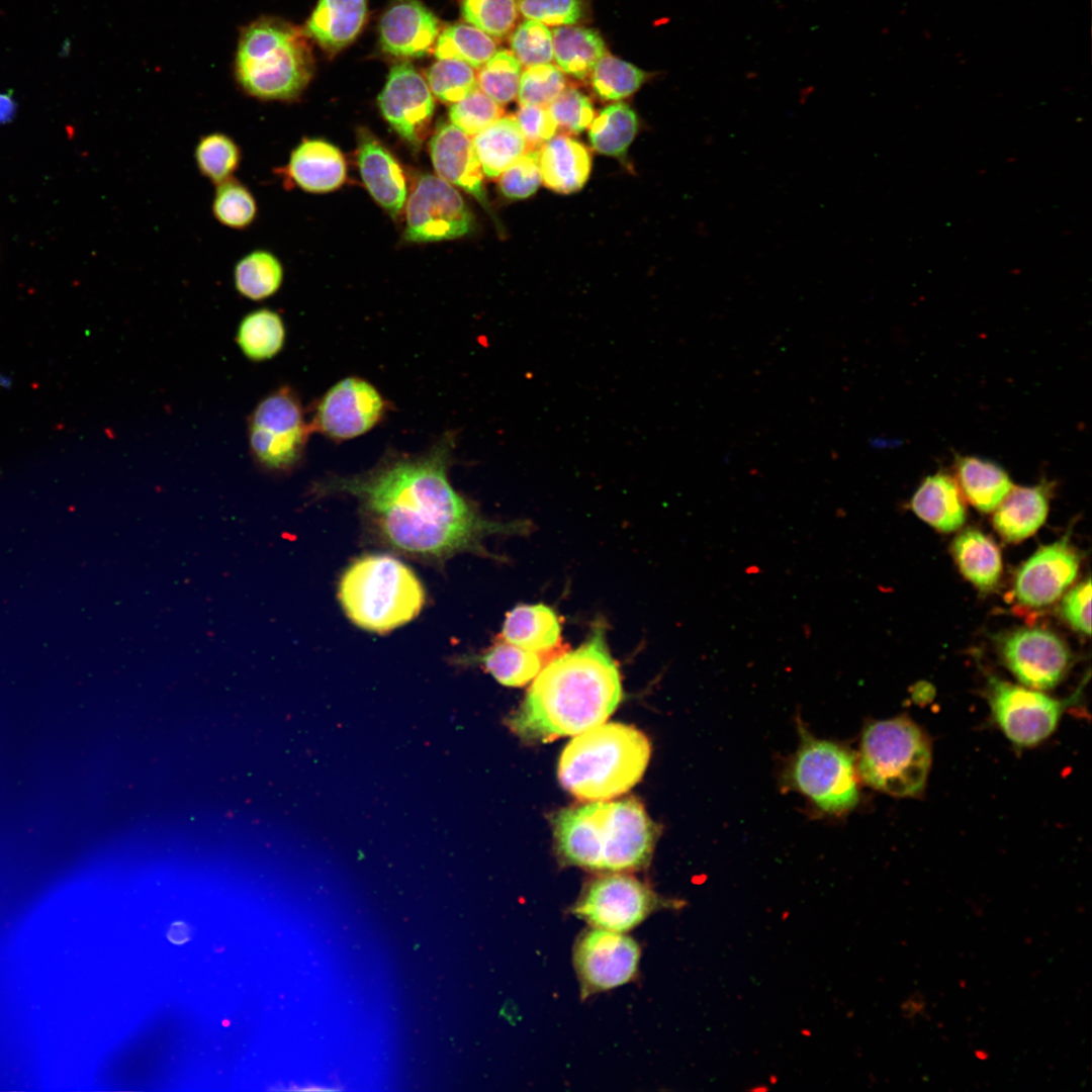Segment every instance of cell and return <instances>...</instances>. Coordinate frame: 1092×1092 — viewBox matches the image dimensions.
<instances>
[{
  "label": "cell",
  "mask_w": 1092,
  "mask_h": 1092,
  "mask_svg": "<svg viewBox=\"0 0 1092 1092\" xmlns=\"http://www.w3.org/2000/svg\"><path fill=\"white\" fill-rule=\"evenodd\" d=\"M1080 558L1068 536L1040 547L1017 572L1014 594L1026 607L1040 608L1055 603L1077 576Z\"/></svg>",
  "instance_id": "17"
},
{
  "label": "cell",
  "mask_w": 1092,
  "mask_h": 1092,
  "mask_svg": "<svg viewBox=\"0 0 1092 1092\" xmlns=\"http://www.w3.org/2000/svg\"><path fill=\"white\" fill-rule=\"evenodd\" d=\"M546 652L531 651L503 639L475 658L485 671L507 687H522L535 678L547 660Z\"/></svg>",
  "instance_id": "31"
},
{
  "label": "cell",
  "mask_w": 1092,
  "mask_h": 1092,
  "mask_svg": "<svg viewBox=\"0 0 1092 1092\" xmlns=\"http://www.w3.org/2000/svg\"><path fill=\"white\" fill-rule=\"evenodd\" d=\"M547 108L557 128L567 134L580 133L595 118L592 101L574 87L565 88Z\"/></svg>",
  "instance_id": "45"
},
{
  "label": "cell",
  "mask_w": 1092,
  "mask_h": 1092,
  "mask_svg": "<svg viewBox=\"0 0 1092 1092\" xmlns=\"http://www.w3.org/2000/svg\"><path fill=\"white\" fill-rule=\"evenodd\" d=\"M621 699L619 669L597 624L580 646L544 665L508 725L525 740L548 742L604 723Z\"/></svg>",
  "instance_id": "2"
},
{
  "label": "cell",
  "mask_w": 1092,
  "mask_h": 1092,
  "mask_svg": "<svg viewBox=\"0 0 1092 1092\" xmlns=\"http://www.w3.org/2000/svg\"><path fill=\"white\" fill-rule=\"evenodd\" d=\"M926 1003L922 993L913 992L902 1002L900 1006L901 1013L905 1019L915 1020L917 1017L924 1016L927 1007Z\"/></svg>",
  "instance_id": "50"
},
{
  "label": "cell",
  "mask_w": 1092,
  "mask_h": 1092,
  "mask_svg": "<svg viewBox=\"0 0 1092 1092\" xmlns=\"http://www.w3.org/2000/svg\"><path fill=\"white\" fill-rule=\"evenodd\" d=\"M910 504L919 518L941 532L956 531L966 520V506L960 486L943 472L927 476L914 492Z\"/></svg>",
  "instance_id": "25"
},
{
  "label": "cell",
  "mask_w": 1092,
  "mask_h": 1092,
  "mask_svg": "<svg viewBox=\"0 0 1092 1092\" xmlns=\"http://www.w3.org/2000/svg\"><path fill=\"white\" fill-rule=\"evenodd\" d=\"M521 14L545 25H569L582 16L581 0H520Z\"/></svg>",
  "instance_id": "47"
},
{
  "label": "cell",
  "mask_w": 1092,
  "mask_h": 1092,
  "mask_svg": "<svg viewBox=\"0 0 1092 1092\" xmlns=\"http://www.w3.org/2000/svg\"><path fill=\"white\" fill-rule=\"evenodd\" d=\"M553 824L558 853L567 864L610 873L648 864L657 834L642 805L633 799L567 808Z\"/></svg>",
  "instance_id": "3"
},
{
  "label": "cell",
  "mask_w": 1092,
  "mask_h": 1092,
  "mask_svg": "<svg viewBox=\"0 0 1092 1092\" xmlns=\"http://www.w3.org/2000/svg\"><path fill=\"white\" fill-rule=\"evenodd\" d=\"M511 49L527 68L549 64L553 60L552 32L545 24L527 19L513 31Z\"/></svg>",
  "instance_id": "44"
},
{
  "label": "cell",
  "mask_w": 1092,
  "mask_h": 1092,
  "mask_svg": "<svg viewBox=\"0 0 1092 1092\" xmlns=\"http://www.w3.org/2000/svg\"><path fill=\"white\" fill-rule=\"evenodd\" d=\"M660 905V899L645 884L614 873L592 881L572 906V914L590 927L625 933Z\"/></svg>",
  "instance_id": "11"
},
{
  "label": "cell",
  "mask_w": 1092,
  "mask_h": 1092,
  "mask_svg": "<svg viewBox=\"0 0 1092 1092\" xmlns=\"http://www.w3.org/2000/svg\"><path fill=\"white\" fill-rule=\"evenodd\" d=\"M385 401L368 381L348 377L336 383L317 403L309 424L331 439L343 441L371 430L385 412Z\"/></svg>",
  "instance_id": "14"
},
{
  "label": "cell",
  "mask_w": 1092,
  "mask_h": 1092,
  "mask_svg": "<svg viewBox=\"0 0 1092 1092\" xmlns=\"http://www.w3.org/2000/svg\"><path fill=\"white\" fill-rule=\"evenodd\" d=\"M515 117L531 150L556 134L557 125L546 106L520 105Z\"/></svg>",
  "instance_id": "48"
},
{
  "label": "cell",
  "mask_w": 1092,
  "mask_h": 1092,
  "mask_svg": "<svg viewBox=\"0 0 1092 1092\" xmlns=\"http://www.w3.org/2000/svg\"><path fill=\"white\" fill-rule=\"evenodd\" d=\"M789 778L795 788L828 813H842L858 801L854 757L836 743L803 734Z\"/></svg>",
  "instance_id": "9"
},
{
  "label": "cell",
  "mask_w": 1092,
  "mask_h": 1092,
  "mask_svg": "<svg viewBox=\"0 0 1092 1092\" xmlns=\"http://www.w3.org/2000/svg\"><path fill=\"white\" fill-rule=\"evenodd\" d=\"M538 152L542 182L552 191L569 194L581 189L587 181L590 153L569 134H554Z\"/></svg>",
  "instance_id": "22"
},
{
  "label": "cell",
  "mask_w": 1092,
  "mask_h": 1092,
  "mask_svg": "<svg viewBox=\"0 0 1092 1092\" xmlns=\"http://www.w3.org/2000/svg\"><path fill=\"white\" fill-rule=\"evenodd\" d=\"M285 338L286 330L280 314L263 307L242 318L235 340L246 358L261 362L275 357L282 350Z\"/></svg>",
  "instance_id": "32"
},
{
  "label": "cell",
  "mask_w": 1092,
  "mask_h": 1092,
  "mask_svg": "<svg viewBox=\"0 0 1092 1092\" xmlns=\"http://www.w3.org/2000/svg\"><path fill=\"white\" fill-rule=\"evenodd\" d=\"M590 75L592 87L604 101L632 95L646 78L645 72L634 65L606 54L597 62Z\"/></svg>",
  "instance_id": "38"
},
{
  "label": "cell",
  "mask_w": 1092,
  "mask_h": 1092,
  "mask_svg": "<svg viewBox=\"0 0 1092 1092\" xmlns=\"http://www.w3.org/2000/svg\"><path fill=\"white\" fill-rule=\"evenodd\" d=\"M521 71V64L512 52L496 51L479 69L477 87L498 105H506L518 95Z\"/></svg>",
  "instance_id": "39"
},
{
  "label": "cell",
  "mask_w": 1092,
  "mask_h": 1092,
  "mask_svg": "<svg viewBox=\"0 0 1092 1092\" xmlns=\"http://www.w3.org/2000/svg\"><path fill=\"white\" fill-rule=\"evenodd\" d=\"M16 113V102L12 96V91H6L0 93V124L10 122Z\"/></svg>",
  "instance_id": "51"
},
{
  "label": "cell",
  "mask_w": 1092,
  "mask_h": 1092,
  "mask_svg": "<svg viewBox=\"0 0 1092 1092\" xmlns=\"http://www.w3.org/2000/svg\"><path fill=\"white\" fill-rule=\"evenodd\" d=\"M520 0H463L461 14L465 21L491 37L508 35L518 20Z\"/></svg>",
  "instance_id": "41"
},
{
  "label": "cell",
  "mask_w": 1092,
  "mask_h": 1092,
  "mask_svg": "<svg viewBox=\"0 0 1092 1092\" xmlns=\"http://www.w3.org/2000/svg\"><path fill=\"white\" fill-rule=\"evenodd\" d=\"M640 946L624 932L590 927L577 937L573 963L583 997L631 982L638 973Z\"/></svg>",
  "instance_id": "12"
},
{
  "label": "cell",
  "mask_w": 1092,
  "mask_h": 1092,
  "mask_svg": "<svg viewBox=\"0 0 1092 1092\" xmlns=\"http://www.w3.org/2000/svg\"><path fill=\"white\" fill-rule=\"evenodd\" d=\"M451 448L444 439L422 456L330 478L318 485L320 492L353 496L372 533L397 552L432 561L482 552L485 537L517 526L484 519L453 488L448 477Z\"/></svg>",
  "instance_id": "1"
},
{
  "label": "cell",
  "mask_w": 1092,
  "mask_h": 1092,
  "mask_svg": "<svg viewBox=\"0 0 1092 1092\" xmlns=\"http://www.w3.org/2000/svg\"><path fill=\"white\" fill-rule=\"evenodd\" d=\"M426 77L432 94L443 103L453 104L478 88L473 68L458 60L439 59Z\"/></svg>",
  "instance_id": "40"
},
{
  "label": "cell",
  "mask_w": 1092,
  "mask_h": 1092,
  "mask_svg": "<svg viewBox=\"0 0 1092 1092\" xmlns=\"http://www.w3.org/2000/svg\"><path fill=\"white\" fill-rule=\"evenodd\" d=\"M283 281V266L270 251L253 250L235 265L234 284L244 298L260 301L275 294Z\"/></svg>",
  "instance_id": "33"
},
{
  "label": "cell",
  "mask_w": 1092,
  "mask_h": 1092,
  "mask_svg": "<svg viewBox=\"0 0 1092 1092\" xmlns=\"http://www.w3.org/2000/svg\"><path fill=\"white\" fill-rule=\"evenodd\" d=\"M541 182L538 150L525 153L497 177L500 192L510 199L529 197Z\"/></svg>",
  "instance_id": "46"
},
{
  "label": "cell",
  "mask_w": 1092,
  "mask_h": 1092,
  "mask_svg": "<svg viewBox=\"0 0 1092 1092\" xmlns=\"http://www.w3.org/2000/svg\"><path fill=\"white\" fill-rule=\"evenodd\" d=\"M285 179L304 191L330 192L346 180V162L341 151L323 140H303L279 170Z\"/></svg>",
  "instance_id": "21"
},
{
  "label": "cell",
  "mask_w": 1092,
  "mask_h": 1092,
  "mask_svg": "<svg viewBox=\"0 0 1092 1092\" xmlns=\"http://www.w3.org/2000/svg\"><path fill=\"white\" fill-rule=\"evenodd\" d=\"M954 559L963 574L979 589H992L1001 571V554L996 544L985 534L967 529L952 544Z\"/></svg>",
  "instance_id": "29"
},
{
  "label": "cell",
  "mask_w": 1092,
  "mask_h": 1092,
  "mask_svg": "<svg viewBox=\"0 0 1092 1092\" xmlns=\"http://www.w3.org/2000/svg\"><path fill=\"white\" fill-rule=\"evenodd\" d=\"M357 163L374 200L396 217L406 200V182L393 155L366 128L358 130Z\"/></svg>",
  "instance_id": "20"
},
{
  "label": "cell",
  "mask_w": 1092,
  "mask_h": 1092,
  "mask_svg": "<svg viewBox=\"0 0 1092 1092\" xmlns=\"http://www.w3.org/2000/svg\"><path fill=\"white\" fill-rule=\"evenodd\" d=\"M378 105L392 129L418 151L428 133L435 102L428 83L410 63L390 69Z\"/></svg>",
  "instance_id": "16"
},
{
  "label": "cell",
  "mask_w": 1092,
  "mask_h": 1092,
  "mask_svg": "<svg viewBox=\"0 0 1092 1092\" xmlns=\"http://www.w3.org/2000/svg\"><path fill=\"white\" fill-rule=\"evenodd\" d=\"M472 143L483 174L488 178H497L531 150L514 116L499 117L473 135Z\"/></svg>",
  "instance_id": "28"
},
{
  "label": "cell",
  "mask_w": 1092,
  "mask_h": 1092,
  "mask_svg": "<svg viewBox=\"0 0 1092 1092\" xmlns=\"http://www.w3.org/2000/svg\"><path fill=\"white\" fill-rule=\"evenodd\" d=\"M366 15L367 0H320L306 23V33L334 55L356 38Z\"/></svg>",
  "instance_id": "23"
},
{
  "label": "cell",
  "mask_w": 1092,
  "mask_h": 1092,
  "mask_svg": "<svg viewBox=\"0 0 1092 1092\" xmlns=\"http://www.w3.org/2000/svg\"><path fill=\"white\" fill-rule=\"evenodd\" d=\"M958 484L966 498L979 511L995 510L1013 487L1008 473L997 463L976 456L956 459Z\"/></svg>",
  "instance_id": "26"
},
{
  "label": "cell",
  "mask_w": 1092,
  "mask_h": 1092,
  "mask_svg": "<svg viewBox=\"0 0 1092 1092\" xmlns=\"http://www.w3.org/2000/svg\"><path fill=\"white\" fill-rule=\"evenodd\" d=\"M440 31L437 17L419 0H396L379 24L383 52L397 58H422L436 43Z\"/></svg>",
  "instance_id": "18"
},
{
  "label": "cell",
  "mask_w": 1092,
  "mask_h": 1092,
  "mask_svg": "<svg viewBox=\"0 0 1092 1092\" xmlns=\"http://www.w3.org/2000/svg\"><path fill=\"white\" fill-rule=\"evenodd\" d=\"M495 40L467 23L447 26L435 43L438 59H452L466 63L474 69H480L496 52Z\"/></svg>",
  "instance_id": "35"
},
{
  "label": "cell",
  "mask_w": 1092,
  "mask_h": 1092,
  "mask_svg": "<svg viewBox=\"0 0 1092 1092\" xmlns=\"http://www.w3.org/2000/svg\"><path fill=\"white\" fill-rule=\"evenodd\" d=\"M592 147L600 154L623 157L638 130V119L625 103L605 107L588 126Z\"/></svg>",
  "instance_id": "34"
},
{
  "label": "cell",
  "mask_w": 1092,
  "mask_h": 1092,
  "mask_svg": "<svg viewBox=\"0 0 1092 1092\" xmlns=\"http://www.w3.org/2000/svg\"><path fill=\"white\" fill-rule=\"evenodd\" d=\"M410 242L453 240L468 234L473 216L463 197L450 183L434 175L420 177L406 202Z\"/></svg>",
  "instance_id": "13"
},
{
  "label": "cell",
  "mask_w": 1092,
  "mask_h": 1092,
  "mask_svg": "<svg viewBox=\"0 0 1092 1092\" xmlns=\"http://www.w3.org/2000/svg\"><path fill=\"white\" fill-rule=\"evenodd\" d=\"M551 32L553 59L562 72L576 79H585L606 54L603 38L590 28L562 25Z\"/></svg>",
  "instance_id": "30"
},
{
  "label": "cell",
  "mask_w": 1092,
  "mask_h": 1092,
  "mask_svg": "<svg viewBox=\"0 0 1092 1092\" xmlns=\"http://www.w3.org/2000/svg\"><path fill=\"white\" fill-rule=\"evenodd\" d=\"M258 203L251 189L235 177L215 185L213 217L223 226L244 231L257 219Z\"/></svg>",
  "instance_id": "37"
},
{
  "label": "cell",
  "mask_w": 1092,
  "mask_h": 1092,
  "mask_svg": "<svg viewBox=\"0 0 1092 1092\" xmlns=\"http://www.w3.org/2000/svg\"><path fill=\"white\" fill-rule=\"evenodd\" d=\"M649 757L650 744L641 731L621 723H602L577 734L564 748L558 779L579 800L605 801L636 785Z\"/></svg>",
  "instance_id": "4"
},
{
  "label": "cell",
  "mask_w": 1092,
  "mask_h": 1092,
  "mask_svg": "<svg viewBox=\"0 0 1092 1092\" xmlns=\"http://www.w3.org/2000/svg\"><path fill=\"white\" fill-rule=\"evenodd\" d=\"M1049 485L1012 487L996 508L994 527L1007 541H1021L1032 535L1049 512Z\"/></svg>",
  "instance_id": "24"
},
{
  "label": "cell",
  "mask_w": 1092,
  "mask_h": 1092,
  "mask_svg": "<svg viewBox=\"0 0 1092 1092\" xmlns=\"http://www.w3.org/2000/svg\"><path fill=\"white\" fill-rule=\"evenodd\" d=\"M340 603L358 627L386 633L417 617L425 604L424 587L415 572L387 554L354 560L339 584Z\"/></svg>",
  "instance_id": "6"
},
{
  "label": "cell",
  "mask_w": 1092,
  "mask_h": 1092,
  "mask_svg": "<svg viewBox=\"0 0 1092 1092\" xmlns=\"http://www.w3.org/2000/svg\"><path fill=\"white\" fill-rule=\"evenodd\" d=\"M311 432L298 396L281 386L264 396L247 420L250 455L268 473H284L301 460Z\"/></svg>",
  "instance_id": "8"
},
{
  "label": "cell",
  "mask_w": 1092,
  "mask_h": 1092,
  "mask_svg": "<svg viewBox=\"0 0 1092 1092\" xmlns=\"http://www.w3.org/2000/svg\"><path fill=\"white\" fill-rule=\"evenodd\" d=\"M931 763L930 744L906 718L870 724L861 737L858 771L871 787L896 797H913L925 787Z\"/></svg>",
  "instance_id": "7"
},
{
  "label": "cell",
  "mask_w": 1092,
  "mask_h": 1092,
  "mask_svg": "<svg viewBox=\"0 0 1092 1092\" xmlns=\"http://www.w3.org/2000/svg\"><path fill=\"white\" fill-rule=\"evenodd\" d=\"M1090 602L1091 580L1088 577L1066 595L1061 606L1062 616L1067 623L1074 630L1086 635L1091 632Z\"/></svg>",
  "instance_id": "49"
},
{
  "label": "cell",
  "mask_w": 1092,
  "mask_h": 1092,
  "mask_svg": "<svg viewBox=\"0 0 1092 1092\" xmlns=\"http://www.w3.org/2000/svg\"><path fill=\"white\" fill-rule=\"evenodd\" d=\"M1000 652L1005 665L1019 681L1038 690L1057 686L1071 662L1065 642L1040 628H1022L1005 635Z\"/></svg>",
  "instance_id": "15"
},
{
  "label": "cell",
  "mask_w": 1092,
  "mask_h": 1092,
  "mask_svg": "<svg viewBox=\"0 0 1092 1092\" xmlns=\"http://www.w3.org/2000/svg\"><path fill=\"white\" fill-rule=\"evenodd\" d=\"M565 88L566 79L558 67L536 65L521 74L517 96L520 105L547 107Z\"/></svg>",
  "instance_id": "42"
},
{
  "label": "cell",
  "mask_w": 1092,
  "mask_h": 1092,
  "mask_svg": "<svg viewBox=\"0 0 1092 1092\" xmlns=\"http://www.w3.org/2000/svg\"><path fill=\"white\" fill-rule=\"evenodd\" d=\"M503 114L500 105L478 88L453 103L449 110L451 123L468 135H475Z\"/></svg>",
  "instance_id": "43"
},
{
  "label": "cell",
  "mask_w": 1092,
  "mask_h": 1092,
  "mask_svg": "<svg viewBox=\"0 0 1092 1092\" xmlns=\"http://www.w3.org/2000/svg\"><path fill=\"white\" fill-rule=\"evenodd\" d=\"M1078 698L1058 700L997 677L989 678L987 699L992 715L1005 736L1018 746H1032L1057 728L1067 708Z\"/></svg>",
  "instance_id": "10"
},
{
  "label": "cell",
  "mask_w": 1092,
  "mask_h": 1092,
  "mask_svg": "<svg viewBox=\"0 0 1092 1092\" xmlns=\"http://www.w3.org/2000/svg\"><path fill=\"white\" fill-rule=\"evenodd\" d=\"M308 41L297 27L272 17L247 26L240 38L235 74L243 91L254 98L291 100L313 74Z\"/></svg>",
  "instance_id": "5"
},
{
  "label": "cell",
  "mask_w": 1092,
  "mask_h": 1092,
  "mask_svg": "<svg viewBox=\"0 0 1092 1092\" xmlns=\"http://www.w3.org/2000/svg\"><path fill=\"white\" fill-rule=\"evenodd\" d=\"M242 159L240 145L221 131L203 134L195 145L194 160L197 170L214 185L233 178L240 169Z\"/></svg>",
  "instance_id": "36"
},
{
  "label": "cell",
  "mask_w": 1092,
  "mask_h": 1092,
  "mask_svg": "<svg viewBox=\"0 0 1092 1092\" xmlns=\"http://www.w3.org/2000/svg\"><path fill=\"white\" fill-rule=\"evenodd\" d=\"M556 613L544 604L520 605L510 611L502 629V639L519 647L548 652L560 638Z\"/></svg>",
  "instance_id": "27"
},
{
  "label": "cell",
  "mask_w": 1092,
  "mask_h": 1092,
  "mask_svg": "<svg viewBox=\"0 0 1092 1092\" xmlns=\"http://www.w3.org/2000/svg\"><path fill=\"white\" fill-rule=\"evenodd\" d=\"M429 147L439 177L462 188L487 207L484 174L469 135L452 123L441 122Z\"/></svg>",
  "instance_id": "19"
}]
</instances>
